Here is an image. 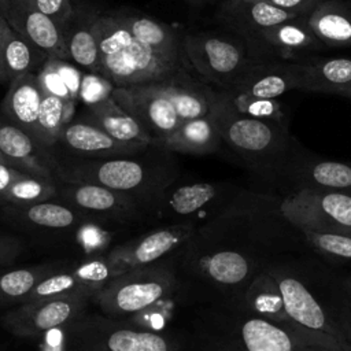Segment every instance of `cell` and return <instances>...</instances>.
Masks as SVG:
<instances>
[{
	"instance_id": "obj_1",
	"label": "cell",
	"mask_w": 351,
	"mask_h": 351,
	"mask_svg": "<svg viewBox=\"0 0 351 351\" xmlns=\"http://www.w3.org/2000/svg\"><path fill=\"white\" fill-rule=\"evenodd\" d=\"M210 245L237 250L265 266L304 255L303 233L281 210V196L263 191H239L207 225Z\"/></svg>"
},
{
	"instance_id": "obj_2",
	"label": "cell",
	"mask_w": 351,
	"mask_h": 351,
	"mask_svg": "<svg viewBox=\"0 0 351 351\" xmlns=\"http://www.w3.org/2000/svg\"><path fill=\"white\" fill-rule=\"evenodd\" d=\"M276 278L292 321L335 339L351 351V293L344 278L306 254L266 266Z\"/></svg>"
},
{
	"instance_id": "obj_3",
	"label": "cell",
	"mask_w": 351,
	"mask_h": 351,
	"mask_svg": "<svg viewBox=\"0 0 351 351\" xmlns=\"http://www.w3.org/2000/svg\"><path fill=\"white\" fill-rule=\"evenodd\" d=\"M210 117L226 143L259 177L276 167L295 147L287 121L258 119L239 112L228 95L215 88Z\"/></svg>"
},
{
	"instance_id": "obj_4",
	"label": "cell",
	"mask_w": 351,
	"mask_h": 351,
	"mask_svg": "<svg viewBox=\"0 0 351 351\" xmlns=\"http://www.w3.org/2000/svg\"><path fill=\"white\" fill-rule=\"evenodd\" d=\"M182 51L191 69L221 90L229 89L256 59L237 36L215 32L184 34Z\"/></svg>"
},
{
	"instance_id": "obj_5",
	"label": "cell",
	"mask_w": 351,
	"mask_h": 351,
	"mask_svg": "<svg viewBox=\"0 0 351 351\" xmlns=\"http://www.w3.org/2000/svg\"><path fill=\"white\" fill-rule=\"evenodd\" d=\"M285 196L298 191H335L351 193V162L322 159L299 141L270 171L261 176Z\"/></svg>"
},
{
	"instance_id": "obj_6",
	"label": "cell",
	"mask_w": 351,
	"mask_h": 351,
	"mask_svg": "<svg viewBox=\"0 0 351 351\" xmlns=\"http://www.w3.org/2000/svg\"><path fill=\"white\" fill-rule=\"evenodd\" d=\"M236 337L247 351H296L302 340V326L295 321L274 322L248 310L240 296L229 298L217 321Z\"/></svg>"
},
{
	"instance_id": "obj_7",
	"label": "cell",
	"mask_w": 351,
	"mask_h": 351,
	"mask_svg": "<svg viewBox=\"0 0 351 351\" xmlns=\"http://www.w3.org/2000/svg\"><path fill=\"white\" fill-rule=\"evenodd\" d=\"M173 284L167 270L147 266L115 276L95 295V299L107 314L128 315L141 313L170 295Z\"/></svg>"
},
{
	"instance_id": "obj_8",
	"label": "cell",
	"mask_w": 351,
	"mask_h": 351,
	"mask_svg": "<svg viewBox=\"0 0 351 351\" xmlns=\"http://www.w3.org/2000/svg\"><path fill=\"white\" fill-rule=\"evenodd\" d=\"M186 66L184 55L166 53L134 38L122 51L100 58L97 73L110 78L115 86H126L165 81Z\"/></svg>"
},
{
	"instance_id": "obj_9",
	"label": "cell",
	"mask_w": 351,
	"mask_h": 351,
	"mask_svg": "<svg viewBox=\"0 0 351 351\" xmlns=\"http://www.w3.org/2000/svg\"><path fill=\"white\" fill-rule=\"evenodd\" d=\"M281 210L300 230L351 234V193L298 191L281 196Z\"/></svg>"
},
{
	"instance_id": "obj_10",
	"label": "cell",
	"mask_w": 351,
	"mask_h": 351,
	"mask_svg": "<svg viewBox=\"0 0 351 351\" xmlns=\"http://www.w3.org/2000/svg\"><path fill=\"white\" fill-rule=\"evenodd\" d=\"M159 145L182 122L160 82L115 86L111 96Z\"/></svg>"
},
{
	"instance_id": "obj_11",
	"label": "cell",
	"mask_w": 351,
	"mask_h": 351,
	"mask_svg": "<svg viewBox=\"0 0 351 351\" xmlns=\"http://www.w3.org/2000/svg\"><path fill=\"white\" fill-rule=\"evenodd\" d=\"M90 296L82 293L60 295L14 306L1 317V325L16 337H36L74 319Z\"/></svg>"
},
{
	"instance_id": "obj_12",
	"label": "cell",
	"mask_w": 351,
	"mask_h": 351,
	"mask_svg": "<svg viewBox=\"0 0 351 351\" xmlns=\"http://www.w3.org/2000/svg\"><path fill=\"white\" fill-rule=\"evenodd\" d=\"M118 273L107 258L86 261L71 271L52 273L43 278L25 298L23 303L70 293L93 298Z\"/></svg>"
},
{
	"instance_id": "obj_13",
	"label": "cell",
	"mask_w": 351,
	"mask_h": 351,
	"mask_svg": "<svg viewBox=\"0 0 351 351\" xmlns=\"http://www.w3.org/2000/svg\"><path fill=\"white\" fill-rule=\"evenodd\" d=\"M58 174L67 182L96 184L117 192H126L144 181L145 170L141 163L125 156L80 160L66 169H59Z\"/></svg>"
},
{
	"instance_id": "obj_14",
	"label": "cell",
	"mask_w": 351,
	"mask_h": 351,
	"mask_svg": "<svg viewBox=\"0 0 351 351\" xmlns=\"http://www.w3.org/2000/svg\"><path fill=\"white\" fill-rule=\"evenodd\" d=\"M5 19L15 32L41 48L49 58L70 60L64 32L38 8L36 0H10Z\"/></svg>"
},
{
	"instance_id": "obj_15",
	"label": "cell",
	"mask_w": 351,
	"mask_h": 351,
	"mask_svg": "<svg viewBox=\"0 0 351 351\" xmlns=\"http://www.w3.org/2000/svg\"><path fill=\"white\" fill-rule=\"evenodd\" d=\"M293 89H300V62L255 59L226 92L277 99Z\"/></svg>"
},
{
	"instance_id": "obj_16",
	"label": "cell",
	"mask_w": 351,
	"mask_h": 351,
	"mask_svg": "<svg viewBox=\"0 0 351 351\" xmlns=\"http://www.w3.org/2000/svg\"><path fill=\"white\" fill-rule=\"evenodd\" d=\"M192 234L193 228L191 225L158 229L128 245L114 250L107 259L118 274L143 269L185 243Z\"/></svg>"
},
{
	"instance_id": "obj_17",
	"label": "cell",
	"mask_w": 351,
	"mask_h": 351,
	"mask_svg": "<svg viewBox=\"0 0 351 351\" xmlns=\"http://www.w3.org/2000/svg\"><path fill=\"white\" fill-rule=\"evenodd\" d=\"M200 256V271L215 285L225 289L229 298L243 295L251 280L265 267L252 256L237 250L215 247Z\"/></svg>"
},
{
	"instance_id": "obj_18",
	"label": "cell",
	"mask_w": 351,
	"mask_h": 351,
	"mask_svg": "<svg viewBox=\"0 0 351 351\" xmlns=\"http://www.w3.org/2000/svg\"><path fill=\"white\" fill-rule=\"evenodd\" d=\"M322 45L311 30L307 16H296L263 27L247 45V49L256 59H267V53L287 56L298 52L317 51Z\"/></svg>"
},
{
	"instance_id": "obj_19",
	"label": "cell",
	"mask_w": 351,
	"mask_h": 351,
	"mask_svg": "<svg viewBox=\"0 0 351 351\" xmlns=\"http://www.w3.org/2000/svg\"><path fill=\"white\" fill-rule=\"evenodd\" d=\"M0 154L4 162L18 170L52 178L59 169L48 148L0 114Z\"/></svg>"
},
{
	"instance_id": "obj_20",
	"label": "cell",
	"mask_w": 351,
	"mask_h": 351,
	"mask_svg": "<svg viewBox=\"0 0 351 351\" xmlns=\"http://www.w3.org/2000/svg\"><path fill=\"white\" fill-rule=\"evenodd\" d=\"M56 145H62L66 151L82 159L125 158L147 148L145 145L118 141L84 119L69 122L63 128Z\"/></svg>"
},
{
	"instance_id": "obj_21",
	"label": "cell",
	"mask_w": 351,
	"mask_h": 351,
	"mask_svg": "<svg viewBox=\"0 0 351 351\" xmlns=\"http://www.w3.org/2000/svg\"><path fill=\"white\" fill-rule=\"evenodd\" d=\"M296 18L263 0H223L217 11L218 22L237 36L245 47L263 27Z\"/></svg>"
},
{
	"instance_id": "obj_22",
	"label": "cell",
	"mask_w": 351,
	"mask_h": 351,
	"mask_svg": "<svg viewBox=\"0 0 351 351\" xmlns=\"http://www.w3.org/2000/svg\"><path fill=\"white\" fill-rule=\"evenodd\" d=\"M159 82L181 121L200 118L210 112L215 86L200 78L191 66L182 67L170 78Z\"/></svg>"
},
{
	"instance_id": "obj_23",
	"label": "cell",
	"mask_w": 351,
	"mask_h": 351,
	"mask_svg": "<svg viewBox=\"0 0 351 351\" xmlns=\"http://www.w3.org/2000/svg\"><path fill=\"white\" fill-rule=\"evenodd\" d=\"M43 96L36 74L19 75L10 82L0 104V114L34 138Z\"/></svg>"
},
{
	"instance_id": "obj_24",
	"label": "cell",
	"mask_w": 351,
	"mask_h": 351,
	"mask_svg": "<svg viewBox=\"0 0 351 351\" xmlns=\"http://www.w3.org/2000/svg\"><path fill=\"white\" fill-rule=\"evenodd\" d=\"M300 90L351 99V58L300 62Z\"/></svg>"
},
{
	"instance_id": "obj_25",
	"label": "cell",
	"mask_w": 351,
	"mask_h": 351,
	"mask_svg": "<svg viewBox=\"0 0 351 351\" xmlns=\"http://www.w3.org/2000/svg\"><path fill=\"white\" fill-rule=\"evenodd\" d=\"M81 119L96 125L118 141L145 147L154 144L151 136L143 129V126L112 97L97 104L88 106Z\"/></svg>"
},
{
	"instance_id": "obj_26",
	"label": "cell",
	"mask_w": 351,
	"mask_h": 351,
	"mask_svg": "<svg viewBox=\"0 0 351 351\" xmlns=\"http://www.w3.org/2000/svg\"><path fill=\"white\" fill-rule=\"evenodd\" d=\"M55 195L52 178L34 176L0 162V203L27 206L48 200Z\"/></svg>"
},
{
	"instance_id": "obj_27",
	"label": "cell",
	"mask_w": 351,
	"mask_h": 351,
	"mask_svg": "<svg viewBox=\"0 0 351 351\" xmlns=\"http://www.w3.org/2000/svg\"><path fill=\"white\" fill-rule=\"evenodd\" d=\"M307 22L324 45H351V4L341 0H324L308 15Z\"/></svg>"
},
{
	"instance_id": "obj_28",
	"label": "cell",
	"mask_w": 351,
	"mask_h": 351,
	"mask_svg": "<svg viewBox=\"0 0 351 351\" xmlns=\"http://www.w3.org/2000/svg\"><path fill=\"white\" fill-rule=\"evenodd\" d=\"M222 137L210 114L182 121L178 128L160 144L162 148L184 154H213L221 145Z\"/></svg>"
},
{
	"instance_id": "obj_29",
	"label": "cell",
	"mask_w": 351,
	"mask_h": 351,
	"mask_svg": "<svg viewBox=\"0 0 351 351\" xmlns=\"http://www.w3.org/2000/svg\"><path fill=\"white\" fill-rule=\"evenodd\" d=\"M240 299L248 310L263 318L274 322H287L291 319L281 289L266 266L251 280L243 295H240Z\"/></svg>"
},
{
	"instance_id": "obj_30",
	"label": "cell",
	"mask_w": 351,
	"mask_h": 351,
	"mask_svg": "<svg viewBox=\"0 0 351 351\" xmlns=\"http://www.w3.org/2000/svg\"><path fill=\"white\" fill-rule=\"evenodd\" d=\"M48 58L41 48L10 26L1 56L4 82H11L16 77L27 73L37 74Z\"/></svg>"
},
{
	"instance_id": "obj_31",
	"label": "cell",
	"mask_w": 351,
	"mask_h": 351,
	"mask_svg": "<svg viewBox=\"0 0 351 351\" xmlns=\"http://www.w3.org/2000/svg\"><path fill=\"white\" fill-rule=\"evenodd\" d=\"M117 16L132 33V36L141 44L166 53L184 55L182 37L170 26L147 16L122 14Z\"/></svg>"
},
{
	"instance_id": "obj_32",
	"label": "cell",
	"mask_w": 351,
	"mask_h": 351,
	"mask_svg": "<svg viewBox=\"0 0 351 351\" xmlns=\"http://www.w3.org/2000/svg\"><path fill=\"white\" fill-rule=\"evenodd\" d=\"M75 100L44 95L36 125V141L51 149L56 145L63 128L73 121Z\"/></svg>"
},
{
	"instance_id": "obj_33",
	"label": "cell",
	"mask_w": 351,
	"mask_h": 351,
	"mask_svg": "<svg viewBox=\"0 0 351 351\" xmlns=\"http://www.w3.org/2000/svg\"><path fill=\"white\" fill-rule=\"evenodd\" d=\"M93 16L82 18L70 30H64L70 60L88 71H97L99 69L97 40L92 29Z\"/></svg>"
},
{
	"instance_id": "obj_34",
	"label": "cell",
	"mask_w": 351,
	"mask_h": 351,
	"mask_svg": "<svg viewBox=\"0 0 351 351\" xmlns=\"http://www.w3.org/2000/svg\"><path fill=\"white\" fill-rule=\"evenodd\" d=\"M55 273L51 266L16 269L0 273V308L22 304L30 291L47 276Z\"/></svg>"
},
{
	"instance_id": "obj_35",
	"label": "cell",
	"mask_w": 351,
	"mask_h": 351,
	"mask_svg": "<svg viewBox=\"0 0 351 351\" xmlns=\"http://www.w3.org/2000/svg\"><path fill=\"white\" fill-rule=\"evenodd\" d=\"M5 214L33 223L40 228L62 229L69 228L75 221V214L73 210L63 204L40 202L27 206H5Z\"/></svg>"
},
{
	"instance_id": "obj_36",
	"label": "cell",
	"mask_w": 351,
	"mask_h": 351,
	"mask_svg": "<svg viewBox=\"0 0 351 351\" xmlns=\"http://www.w3.org/2000/svg\"><path fill=\"white\" fill-rule=\"evenodd\" d=\"M63 192L69 202L88 211L106 213L118 208L123 203L122 196L117 191L96 184L73 182Z\"/></svg>"
},
{
	"instance_id": "obj_37",
	"label": "cell",
	"mask_w": 351,
	"mask_h": 351,
	"mask_svg": "<svg viewBox=\"0 0 351 351\" xmlns=\"http://www.w3.org/2000/svg\"><path fill=\"white\" fill-rule=\"evenodd\" d=\"M221 195V189L215 184L195 182L177 188L170 196V207L181 215L199 211L204 206L214 202Z\"/></svg>"
},
{
	"instance_id": "obj_38",
	"label": "cell",
	"mask_w": 351,
	"mask_h": 351,
	"mask_svg": "<svg viewBox=\"0 0 351 351\" xmlns=\"http://www.w3.org/2000/svg\"><path fill=\"white\" fill-rule=\"evenodd\" d=\"M107 348L110 351H169V343L154 332L118 329L108 336Z\"/></svg>"
},
{
	"instance_id": "obj_39",
	"label": "cell",
	"mask_w": 351,
	"mask_h": 351,
	"mask_svg": "<svg viewBox=\"0 0 351 351\" xmlns=\"http://www.w3.org/2000/svg\"><path fill=\"white\" fill-rule=\"evenodd\" d=\"M310 248L328 259L351 261V234L317 232L302 229L300 230Z\"/></svg>"
},
{
	"instance_id": "obj_40",
	"label": "cell",
	"mask_w": 351,
	"mask_h": 351,
	"mask_svg": "<svg viewBox=\"0 0 351 351\" xmlns=\"http://www.w3.org/2000/svg\"><path fill=\"white\" fill-rule=\"evenodd\" d=\"M233 107L248 117L270 121H285V114L276 99L256 97L245 93H230L223 90Z\"/></svg>"
},
{
	"instance_id": "obj_41",
	"label": "cell",
	"mask_w": 351,
	"mask_h": 351,
	"mask_svg": "<svg viewBox=\"0 0 351 351\" xmlns=\"http://www.w3.org/2000/svg\"><path fill=\"white\" fill-rule=\"evenodd\" d=\"M115 84L97 71H84L78 100L88 106L97 104L112 96Z\"/></svg>"
},
{
	"instance_id": "obj_42",
	"label": "cell",
	"mask_w": 351,
	"mask_h": 351,
	"mask_svg": "<svg viewBox=\"0 0 351 351\" xmlns=\"http://www.w3.org/2000/svg\"><path fill=\"white\" fill-rule=\"evenodd\" d=\"M36 77L43 95L56 96L63 100H73L66 84L63 82L60 74L58 73L49 58L47 59L43 69L36 74Z\"/></svg>"
},
{
	"instance_id": "obj_43",
	"label": "cell",
	"mask_w": 351,
	"mask_h": 351,
	"mask_svg": "<svg viewBox=\"0 0 351 351\" xmlns=\"http://www.w3.org/2000/svg\"><path fill=\"white\" fill-rule=\"evenodd\" d=\"M36 3L63 32L67 29L73 16V5L70 0H36Z\"/></svg>"
},
{
	"instance_id": "obj_44",
	"label": "cell",
	"mask_w": 351,
	"mask_h": 351,
	"mask_svg": "<svg viewBox=\"0 0 351 351\" xmlns=\"http://www.w3.org/2000/svg\"><path fill=\"white\" fill-rule=\"evenodd\" d=\"M49 59H51L52 64L55 66V69L58 70V73L60 74L63 82L66 84L71 99L77 101L84 71H81L70 60H64V59H59V58H49Z\"/></svg>"
},
{
	"instance_id": "obj_45",
	"label": "cell",
	"mask_w": 351,
	"mask_h": 351,
	"mask_svg": "<svg viewBox=\"0 0 351 351\" xmlns=\"http://www.w3.org/2000/svg\"><path fill=\"white\" fill-rule=\"evenodd\" d=\"M296 351H344V350L330 336L303 328L302 340Z\"/></svg>"
},
{
	"instance_id": "obj_46",
	"label": "cell",
	"mask_w": 351,
	"mask_h": 351,
	"mask_svg": "<svg viewBox=\"0 0 351 351\" xmlns=\"http://www.w3.org/2000/svg\"><path fill=\"white\" fill-rule=\"evenodd\" d=\"M206 351H247V350L236 337H233L222 326L215 324V332L210 336L206 344Z\"/></svg>"
},
{
	"instance_id": "obj_47",
	"label": "cell",
	"mask_w": 351,
	"mask_h": 351,
	"mask_svg": "<svg viewBox=\"0 0 351 351\" xmlns=\"http://www.w3.org/2000/svg\"><path fill=\"white\" fill-rule=\"evenodd\" d=\"M296 16H307L324 0H263Z\"/></svg>"
},
{
	"instance_id": "obj_48",
	"label": "cell",
	"mask_w": 351,
	"mask_h": 351,
	"mask_svg": "<svg viewBox=\"0 0 351 351\" xmlns=\"http://www.w3.org/2000/svg\"><path fill=\"white\" fill-rule=\"evenodd\" d=\"M10 29V23L7 22V19L0 14V82L4 84V78H3V66H1V56H3V48L5 44V38H7V32Z\"/></svg>"
},
{
	"instance_id": "obj_49",
	"label": "cell",
	"mask_w": 351,
	"mask_h": 351,
	"mask_svg": "<svg viewBox=\"0 0 351 351\" xmlns=\"http://www.w3.org/2000/svg\"><path fill=\"white\" fill-rule=\"evenodd\" d=\"M16 252V244H8L5 240H0V263L7 262L11 258H7L8 254Z\"/></svg>"
},
{
	"instance_id": "obj_50",
	"label": "cell",
	"mask_w": 351,
	"mask_h": 351,
	"mask_svg": "<svg viewBox=\"0 0 351 351\" xmlns=\"http://www.w3.org/2000/svg\"><path fill=\"white\" fill-rule=\"evenodd\" d=\"M10 7V0H0V14L5 18V14Z\"/></svg>"
},
{
	"instance_id": "obj_51",
	"label": "cell",
	"mask_w": 351,
	"mask_h": 351,
	"mask_svg": "<svg viewBox=\"0 0 351 351\" xmlns=\"http://www.w3.org/2000/svg\"><path fill=\"white\" fill-rule=\"evenodd\" d=\"M191 3L193 4H197V5H202V4H208V3H214L215 0H189Z\"/></svg>"
},
{
	"instance_id": "obj_52",
	"label": "cell",
	"mask_w": 351,
	"mask_h": 351,
	"mask_svg": "<svg viewBox=\"0 0 351 351\" xmlns=\"http://www.w3.org/2000/svg\"><path fill=\"white\" fill-rule=\"evenodd\" d=\"M344 282H346V285H347V289H348L350 293H351V276L346 277V278H344Z\"/></svg>"
},
{
	"instance_id": "obj_53",
	"label": "cell",
	"mask_w": 351,
	"mask_h": 351,
	"mask_svg": "<svg viewBox=\"0 0 351 351\" xmlns=\"http://www.w3.org/2000/svg\"><path fill=\"white\" fill-rule=\"evenodd\" d=\"M0 162H4V158L1 156V154H0ZM4 163H5V162H4Z\"/></svg>"
}]
</instances>
